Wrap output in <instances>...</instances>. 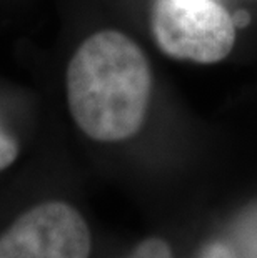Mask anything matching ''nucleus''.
I'll return each instance as SVG.
<instances>
[{
	"label": "nucleus",
	"mask_w": 257,
	"mask_h": 258,
	"mask_svg": "<svg viewBox=\"0 0 257 258\" xmlns=\"http://www.w3.org/2000/svg\"><path fill=\"white\" fill-rule=\"evenodd\" d=\"M19 152H20L19 142L15 140V137H12L2 127V123H0V172L7 170L15 160H17Z\"/></svg>",
	"instance_id": "obj_5"
},
{
	"label": "nucleus",
	"mask_w": 257,
	"mask_h": 258,
	"mask_svg": "<svg viewBox=\"0 0 257 258\" xmlns=\"http://www.w3.org/2000/svg\"><path fill=\"white\" fill-rule=\"evenodd\" d=\"M232 20H234V25L244 27V25H247V24H249V15L245 14V12H237V14H236V17H232Z\"/></svg>",
	"instance_id": "obj_7"
},
{
	"label": "nucleus",
	"mask_w": 257,
	"mask_h": 258,
	"mask_svg": "<svg viewBox=\"0 0 257 258\" xmlns=\"http://www.w3.org/2000/svg\"><path fill=\"white\" fill-rule=\"evenodd\" d=\"M150 69L127 35L104 30L77 48L67 69V100L75 123L97 142H120L144 123Z\"/></svg>",
	"instance_id": "obj_1"
},
{
	"label": "nucleus",
	"mask_w": 257,
	"mask_h": 258,
	"mask_svg": "<svg viewBox=\"0 0 257 258\" xmlns=\"http://www.w3.org/2000/svg\"><path fill=\"white\" fill-rule=\"evenodd\" d=\"M205 258H232V256L226 248H224V246L216 245V246H212L209 251H207Z\"/></svg>",
	"instance_id": "obj_6"
},
{
	"label": "nucleus",
	"mask_w": 257,
	"mask_h": 258,
	"mask_svg": "<svg viewBox=\"0 0 257 258\" xmlns=\"http://www.w3.org/2000/svg\"><path fill=\"white\" fill-rule=\"evenodd\" d=\"M152 32L167 55L200 63L227 57L236 40L232 17L214 0H157Z\"/></svg>",
	"instance_id": "obj_2"
},
{
	"label": "nucleus",
	"mask_w": 257,
	"mask_h": 258,
	"mask_svg": "<svg viewBox=\"0 0 257 258\" xmlns=\"http://www.w3.org/2000/svg\"><path fill=\"white\" fill-rule=\"evenodd\" d=\"M125 258H174L171 246L161 238H147Z\"/></svg>",
	"instance_id": "obj_4"
},
{
	"label": "nucleus",
	"mask_w": 257,
	"mask_h": 258,
	"mask_svg": "<svg viewBox=\"0 0 257 258\" xmlns=\"http://www.w3.org/2000/svg\"><path fill=\"white\" fill-rule=\"evenodd\" d=\"M90 251L85 218L62 200L29 207L0 232V258H89Z\"/></svg>",
	"instance_id": "obj_3"
}]
</instances>
